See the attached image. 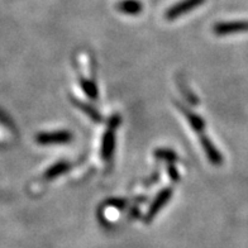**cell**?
Listing matches in <instances>:
<instances>
[{
  "label": "cell",
  "instance_id": "6da1fadb",
  "mask_svg": "<svg viewBox=\"0 0 248 248\" xmlns=\"http://www.w3.org/2000/svg\"><path fill=\"white\" fill-rule=\"evenodd\" d=\"M121 117L119 115H113L109 122L108 129L105 131L104 137H103V143H101V157L105 161H111L113 154L115 148V129L121 124Z\"/></svg>",
  "mask_w": 248,
  "mask_h": 248
},
{
  "label": "cell",
  "instance_id": "3957f363",
  "mask_svg": "<svg viewBox=\"0 0 248 248\" xmlns=\"http://www.w3.org/2000/svg\"><path fill=\"white\" fill-rule=\"evenodd\" d=\"M217 36H228L237 32H248V20H234V22H219L213 27Z\"/></svg>",
  "mask_w": 248,
  "mask_h": 248
},
{
  "label": "cell",
  "instance_id": "5b68a950",
  "mask_svg": "<svg viewBox=\"0 0 248 248\" xmlns=\"http://www.w3.org/2000/svg\"><path fill=\"white\" fill-rule=\"evenodd\" d=\"M171 196H172V189H170V187H166V189H163L162 191H160V193L157 194V196L155 198L152 204H151V208L150 210H148L146 219H147V220L154 219V217L156 216L157 213L160 212L163 206L166 205L167 202L171 199Z\"/></svg>",
  "mask_w": 248,
  "mask_h": 248
},
{
  "label": "cell",
  "instance_id": "277c9868",
  "mask_svg": "<svg viewBox=\"0 0 248 248\" xmlns=\"http://www.w3.org/2000/svg\"><path fill=\"white\" fill-rule=\"evenodd\" d=\"M72 140V133L67 131L51 132V133H42L37 137V142L43 146L47 144H63Z\"/></svg>",
  "mask_w": 248,
  "mask_h": 248
},
{
  "label": "cell",
  "instance_id": "8992f818",
  "mask_svg": "<svg viewBox=\"0 0 248 248\" xmlns=\"http://www.w3.org/2000/svg\"><path fill=\"white\" fill-rule=\"evenodd\" d=\"M202 146L205 151V155L208 157V160L214 165V166H219L222 165L223 162V157L222 155L219 154V151L217 150L216 146L213 144L212 140L208 137H202Z\"/></svg>",
  "mask_w": 248,
  "mask_h": 248
},
{
  "label": "cell",
  "instance_id": "7a4b0ae2",
  "mask_svg": "<svg viewBox=\"0 0 248 248\" xmlns=\"http://www.w3.org/2000/svg\"><path fill=\"white\" fill-rule=\"evenodd\" d=\"M204 1L205 0H181V1H179V3H176L175 5H172V7L166 10L165 18L167 20L176 19V18L184 16V14H186L190 10H194L195 8L202 5Z\"/></svg>",
  "mask_w": 248,
  "mask_h": 248
},
{
  "label": "cell",
  "instance_id": "4fadbf2b",
  "mask_svg": "<svg viewBox=\"0 0 248 248\" xmlns=\"http://www.w3.org/2000/svg\"><path fill=\"white\" fill-rule=\"evenodd\" d=\"M167 172H169V176H170L171 180H173V181L179 180V172H177V170L173 167L171 162H169V165H167Z\"/></svg>",
  "mask_w": 248,
  "mask_h": 248
},
{
  "label": "cell",
  "instance_id": "52a82bcc",
  "mask_svg": "<svg viewBox=\"0 0 248 248\" xmlns=\"http://www.w3.org/2000/svg\"><path fill=\"white\" fill-rule=\"evenodd\" d=\"M117 9L124 14L137 16L142 12L143 5L138 0H121V1H118Z\"/></svg>",
  "mask_w": 248,
  "mask_h": 248
},
{
  "label": "cell",
  "instance_id": "8fae6325",
  "mask_svg": "<svg viewBox=\"0 0 248 248\" xmlns=\"http://www.w3.org/2000/svg\"><path fill=\"white\" fill-rule=\"evenodd\" d=\"M80 82H81L82 90L85 92V94L88 95L90 99H96L98 98V88L94 84V81L92 80H86V78H80Z\"/></svg>",
  "mask_w": 248,
  "mask_h": 248
},
{
  "label": "cell",
  "instance_id": "7c38bea8",
  "mask_svg": "<svg viewBox=\"0 0 248 248\" xmlns=\"http://www.w3.org/2000/svg\"><path fill=\"white\" fill-rule=\"evenodd\" d=\"M155 156L157 158H161V160H166L167 162H171L173 163L175 161L177 160V156L176 154L171 150H166V148H160V150H156L155 152Z\"/></svg>",
  "mask_w": 248,
  "mask_h": 248
},
{
  "label": "cell",
  "instance_id": "ba28073f",
  "mask_svg": "<svg viewBox=\"0 0 248 248\" xmlns=\"http://www.w3.org/2000/svg\"><path fill=\"white\" fill-rule=\"evenodd\" d=\"M177 107L180 108V110L183 111L184 115L186 117V119L189 121L190 125L194 128V131L198 132V133H202V132L204 131V128H205V123H204V121H202V118H200L199 115H196L195 113H193V111H190L189 109L181 107L180 104H177Z\"/></svg>",
  "mask_w": 248,
  "mask_h": 248
},
{
  "label": "cell",
  "instance_id": "9c48e42d",
  "mask_svg": "<svg viewBox=\"0 0 248 248\" xmlns=\"http://www.w3.org/2000/svg\"><path fill=\"white\" fill-rule=\"evenodd\" d=\"M69 169V162H66V161H60V162L55 163L52 167H49L48 170L46 171V173H45V177H46L47 180L56 179V177H59L60 175H62L63 172H66Z\"/></svg>",
  "mask_w": 248,
  "mask_h": 248
},
{
  "label": "cell",
  "instance_id": "30bf717a",
  "mask_svg": "<svg viewBox=\"0 0 248 248\" xmlns=\"http://www.w3.org/2000/svg\"><path fill=\"white\" fill-rule=\"evenodd\" d=\"M74 104H75V107H78V109H81L84 113H85L88 117H90L94 122H101L103 121V118H101L100 113H99L98 110L95 108H93V107H90V104H86V103H84V101H78V100H75L74 99Z\"/></svg>",
  "mask_w": 248,
  "mask_h": 248
},
{
  "label": "cell",
  "instance_id": "5bb4252c",
  "mask_svg": "<svg viewBox=\"0 0 248 248\" xmlns=\"http://www.w3.org/2000/svg\"><path fill=\"white\" fill-rule=\"evenodd\" d=\"M109 204H110V205H114V206H117V208H124V204H125V202H123V200H121V199H111V200H109Z\"/></svg>",
  "mask_w": 248,
  "mask_h": 248
}]
</instances>
